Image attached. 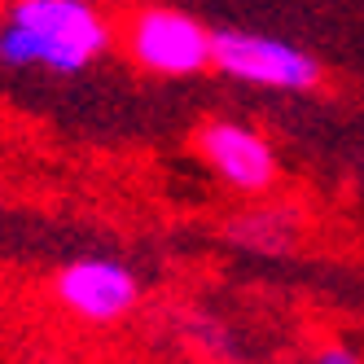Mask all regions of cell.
<instances>
[{
  "instance_id": "obj_4",
  "label": "cell",
  "mask_w": 364,
  "mask_h": 364,
  "mask_svg": "<svg viewBox=\"0 0 364 364\" xmlns=\"http://www.w3.org/2000/svg\"><path fill=\"white\" fill-rule=\"evenodd\" d=\"M193 145L202 154V163L242 198H264L277 185V176H281V163H277L272 145L246 123L211 119V123L198 127Z\"/></svg>"
},
{
  "instance_id": "obj_1",
  "label": "cell",
  "mask_w": 364,
  "mask_h": 364,
  "mask_svg": "<svg viewBox=\"0 0 364 364\" xmlns=\"http://www.w3.org/2000/svg\"><path fill=\"white\" fill-rule=\"evenodd\" d=\"M110 22L92 0H9L0 27V62L9 70L44 66L80 75L110 48Z\"/></svg>"
},
{
  "instance_id": "obj_6",
  "label": "cell",
  "mask_w": 364,
  "mask_h": 364,
  "mask_svg": "<svg viewBox=\"0 0 364 364\" xmlns=\"http://www.w3.org/2000/svg\"><path fill=\"white\" fill-rule=\"evenodd\" d=\"M299 228L303 220L294 206H255L224 228V237L250 255H290L299 242Z\"/></svg>"
},
{
  "instance_id": "obj_5",
  "label": "cell",
  "mask_w": 364,
  "mask_h": 364,
  "mask_svg": "<svg viewBox=\"0 0 364 364\" xmlns=\"http://www.w3.org/2000/svg\"><path fill=\"white\" fill-rule=\"evenodd\" d=\"M53 294L84 325H114L141 303V277L119 259H75L53 277Z\"/></svg>"
},
{
  "instance_id": "obj_2",
  "label": "cell",
  "mask_w": 364,
  "mask_h": 364,
  "mask_svg": "<svg viewBox=\"0 0 364 364\" xmlns=\"http://www.w3.org/2000/svg\"><path fill=\"white\" fill-rule=\"evenodd\" d=\"M211 66L220 75L250 88H277V92H307L321 84V62L303 53L299 44L264 36V31H211Z\"/></svg>"
},
{
  "instance_id": "obj_7",
  "label": "cell",
  "mask_w": 364,
  "mask_h": 364,
  "mask_svg": "<svg viewBox=\"0 0 364 364\" xmlns=\"http://www.w3.org/2000/svg\"><path fill=\"white\" fill-rule=\"evenodd\" d=\"M316 364H364L351 347H325V351H316Z\"/></svg>"
},
{
  "instance_id": "obj_3",
  "label": "cell",
  "mask_w": 364,
  "mask_h": 364,
  "mask_svg": "<svg viewBox=\"0 0 364 364\" xmlns=\"http://www.w3.org/2000/svg\"><path fill=\"white\" fill-rule=\"evenodd\" d=\"M127 58L159 80H193L211 66V31L193 14L149 5L127 18Z\"/></svg>"
}]
</instances>
